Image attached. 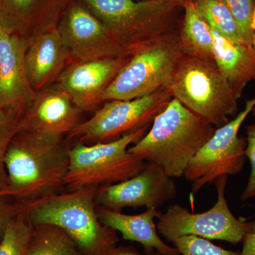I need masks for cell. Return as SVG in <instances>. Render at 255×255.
<instances>
[{
  "label": "cell",
  "instance_id": "cell-1",
  "mask_svg": "<svg viewBox=\"0 0 255 255\" xmlns=\"http://www.w3.org/2000/svg\"><path fill=\"white\" fill-rule=\"evenodd\" d=\"M69 149L63 139L18 132L5 156L7 187L0 196L25 202L62 192L70 164Z\"/></svg>",
  "mask_w": 255,
  "mask_h": 255
},
{
  "label": "cell",
  "instance_id": "cell-2",
  "mask_svg": "<svg viewBox=\"0 0 255 255\" xmlns=\"http://www.w3.org/2000/svg\"><path fill=\"white\" fill-rule=\"evenodd\" d=\"M216 129L172 98L145 135L129 147L128 152L147 163L155 164L169 177L179 178Z\"/></svg>",
  "mask_w": 255,
  "mask_h": 255
},
{
  "label": "cell",
  "instance_id": "cell-3",
  "mask_svg": "<svg viewBox=\"0 0 255 255\" xmlns=\"http://www.w3.org/2000/svg\"><path fill=\"white\" fill-rule=\"evenodd\" d=\"M97 187L58 193L18 205L32 226H58L76 243L83 255H105L119 241L117 231L106 227L96 209Z\"/></svg>",
  "mask_w": 255,
  "mask_h": 255
},
{
  "label": "cell",
  "instance_id": "cell-4",
  "mask_svg": "<svg viewBox=\"0 0 255 255\" xmlns=\"http://www.w3.org/2000/svg\"><path fill=\"white\" fill-rule=\"evenodd\" d=\"M103 23L128 54L178 28L176 1L157 0H79Z\"/></svg>",
  "mask_w": 255,
  "mask_h": 255
},
{
  "label": "cell",
  "instance_id": "cell-5",
  "mask_svg": "<svg viewBox=\"0 0 255 255\" xmlns=\"http://www.w3.org/2000/svg\"><path fill=\"white\" fill-rule=\"evenodd\" d=\"M166 87L173 98L216 128L238 114V100L213 60L183 54Z\"/></svg>",
  "mask_w": 255,
  "mask_h": 255
},
{
  "label": "cell",
  "instance_id": "cell-6",
  "mask_svg": "<svg viewBox=\"0 0 255 255\" xmlns=\"http://www.w3.org/2000/svg\"><path fill=\"white\" fill-rule=\"evenodd\" d=\"M150 127L127 134L114 141L92 145L78 142L69 149L70 164L65 187L74 191L103 187L124 182L140 173L147 163L130 154L128 148L139 141Z\"/></svg>",
  "mask_w": 255,
  "mask_h": 255
},
{
  "label": "cell",
  "instance_id": "cell-7",
  "mask_svg": "<svg viewBox=\"0 0 255 255\" xmlns=\"http://www.w3.org/2000/svg\"><path fill=\"white\" fill-rule=\"evenodd\" d=\"M179 28L162 35L134 53L102 96V103L131 100L167 87L182 56Z\"/></svg>",
  "mask_w": 255,
  "mask_h": 255
},
{
  "label": "cell",
  "instance_id": "cell-8",
  "mask_svg": "<svg viewBox=\"0 0 255 255\" xmlns=\"http://www.w3.org/2000/svg\"><path fill=\"white\" fill-rule=\"evenodd\" d=\"M227 181L228 176H223L215 182L217 201L206 212L194 214L177 204L169 206L157 218L159 234L171 243L183 236H195L236 245L246 235L255 233V221L238 219L229 209L225 196Z\"/></svg>",
  "mask_w": 255,
  "mask_h": 255
},
{
  "label": "cell",
  "instance_id": "cell-9",
  "mask_svg": "<svg viewBox=\"0 0 255 255\" xmlns=\"http://www.w3.org/2000/svg\"><path fill=\"white\" fill-rule=\"evenodd\" d=\"M167 87L131 100L106 102L93 116L78 124L68 135L90 145L118 140L124 135L150 127L155 117L172 100Z\"/></svg>",
  "mask_w": 255,
  "mask_h": 255
},
{
  "label": "cell",
  "instance_id": "cell-10",
  "mask_svg": "<svg viewBox=\"0 0 255 255\" xmlns=\"http://www.w3.org/2000/svg\"><path fill=\"white\" fill-rule=\"evenodd\" d=\"M255 97L247 100L244 110L222 127L216 128L214 135L191 159L184 177L196 194L211 185L219 177L239 174L246 162L247 140L238 135L242 124L252 113Z\"/></svg>",
  "mask_w": 255,
  "mask_h": 255
},
{
  "label": "cell",
  "instance_id": "cell-11",
  "mask_svg": "<svg viewBox=\"0 0 255 255\" xmlns=\"http://www.w3.org/2000/svg\"><path fill=\"white\" fill-rule=\"evenodd\" d=\"M58 29L73 61L131 56L114 41L103 23L79 0H73L69 5Z\"/></svg>",
  "mask_w": 255,
  "mask_h": 255
},
{
  "label": "cell",
  "instance_id": "cell-12",
  "mask_svg": "<svg viewBox=\"0 0 255 255\" xmlns=\"http://www.w3.org/2000/svg\"><path fill=\"white\" fill-rule=\"evenodd\" d=\"M177 194L173 178L162 169L147 163L140 173L117 184L97 189L96 203L102 207L122 211L124 208L157 209Z\"/></svg>",
  "mask_w": 255,
  "mask_h": 255
},
{
  "label": "cell",
  "instance_id": "cell-13",
  "mask_svg": "<svg viewBox=\"0 0 255 255\" xmlns=\"http://www.w3.org/2000/svg\"><path fill=\"white\" fill-rule=\"evenodd\" d=\"M130 57L72 61L60 74L55 85L79 110L91 112L103 105V94Z\"/></svg>",
  "mask_w": 255,
  "mask_h": 255
},
{
  "label": "cell",
  "instance_id": "cell-14",
  "mask_svg": "<svg viewBox=\"0 0 255 255\" xmlns=\"http://www.w3.org/2000/svg\"><path fill=\"white\" fill-rule=\"evenodd\" d=\"M28 40L0 19V108L24 114L36 92L26 75Z\"/></svg>",
  "mask_w": 255,
  "mask_h": 255
},
{
  "label": "cell",
  "instance_id": "cell-15",
  "mask_svg": "<svg viewBox=\"0 0 255 255\" xmlns=\"http://www.w3.org/2000/svg\"><path fill=\"white\" fill-rule=\"evenodd\" d=\"M82 112L55 83L36 92L21 117L19 131L61 140L81 123Z\"/></svg>",
  "mask_w": 255,
  "mask_h": 255
},
{
  "label": "cell",
  "instance_id": "cell-16",
  "mask_svg": "<svg viewBox=\"0 0 255 255\" xmlns=\"http://www.w3.org/2000/svg\"><path fill=\"white\" fill-rule=\"evenodd\" d=\"M72 61L58 28L28 40L25 63L28 82L35 92L55 84Z\"/></svg>",
  "mask_w": 255,
  "mask_h": 255
},
{
  "label": "cell",
  "instance_id": "cell-17",
  "mask_svg": "<svg viewBox=\"0 0 255 255\" xmlns=\"http://www.w3.org/2000/svg\"><path fill=\"white\" fill-rule=\"evenodd\" d=\"M73 0H0V19L26 39L58 28Z\"/></svg>",
  "mask_w": 255,
  "mask_h": 255
},
{
  "label": "cell",
  "instance_id": "cell-18",
  "mask_svg": "<svg viewBox=\"0 0 255 255\" xmlns=\"http://www.w3.org/2000/svg\"><path fill=\"white\" fill-rule=\"evenodd\" d=\"M97 211L101 223L120 233L125 241L136 242L146 251H156L159 255H180L174 246H168L159 238L155 223V219L162 214L158 209H146L137 215L125 214L104 207Z\"/></svg>",
  "mask_w": 255,
  "mask_h": 255
},
{
  "label": "cell",
  "instance_id": "cell-19",
  "mask_svg": "<svg viewBox=\"0 0 255 255\" xmlns=\"http://www.w3.org/2000/svg\"><path fill=\"white\" fill-rule=\"evenodd\" d=\"M212 31L215 63L239 100L248 84L255 81V48L235 43Z\"/></svg>",
  "mask_w": 255,
  "mask_h": 255
},
{
  "label": "cell",
  "instance_id": "cell-20",
  "mask_svg": "<svg viewBox=\"0 0 255 255\" xmlns=\"http://www.w3.org/2000/svg\"><path fill=\"white\" fill-rule=\"evenodd\" d=\"M182 7L184 18L179 28V38L183 54L214 61L211 28L199 14L194 0H185Z\"/></svg>",
  "mask_w": 255,
  "mask_h": 255
},
{
  "label": "cell",
  "instance_id": "cell-21",
  "mask_svg": "<svg viewBox=\"0 0 255 255\" xmlns=\"http://www.w3.org/2000/svg\"><path fill=\"white\" fill-rule=\"evenodd\" d=\"M28 255H83L73 238L53 225L33 226Z\"/></svg>",
  "mask_w": 255,
  "mask_h": 255
},
{
  "label": "cell",
  "instance_id": "cell-22",
  "mask_svg": "<svg viewBox=\"0 0 255 255\" xmlns=\"http://www.w3.org/2000/svg\"><path fill=\"white\" fill-rule=\"evenodd\" d=\"M196 9L210 27L238 43H245L237 23L223 0H194Z\"/></svg>",
  "mask_w": 255,
  "mask_h": 255
},
{
  "label": "cell",
  "instance_id": "cell-23",
  "mask_svg": "<svg viewBox=\"0 0 255 255\" xmlns=\"http://www.w3.org/2000/svg\"><path fill=\"white\" fill-rule=\"evenodd\" d=\"M33 226L18 214L6 226L0 241V255H28Z\"/></svg>",
  "mask_w": 255,
  "mask_h": 255
},
{
  "label": "cell",
  "instance_id": "cell-24",
  "mask_svg": "<svg viewBox=\"0 0 255 255\" xmlns=\"http://www.w3.org/2000/svg\"><path fill=\"white\" fill-rule=\"evenodd\" d=\"M21 117L17 111L0 108V194L7 187L5 156L11 140L19 132Z\"/></svg>",
  "mask_w": 255,
  "mask_h": 255
},
{
  "label": "cell",
  "instance_id": "cell-25",
  "mask_svg": "<svg viewBox=\"0 0 255 255\" xmlns=\"http://www.w3.org/2000/svg\"><path fill=\"white\" fill-rule=\"evenodd\" d=\"M172 243L180 255H239L240 253L224 249L209 240L195 236H183Z\"/></svg>",
  "mask_w": 255,
  "mask_h": 255
},
{
  "label": "cell",
  "instance_id": "cell-26",
  "mask_svg": "<svg viewBox=\"0 0 255 255\" xmlns=\"http://www.w3.org/2000/svg\"><path fill=\"white\" fill-rule=\"evenodd\" d=\"M237 23L247 44L252 45L255 32L251 23L255 9V0H223Z\"/></svg>",
  "mask_w": 255,
  "mask_h": 255
},
{
  "label": "cell",
  "instance_id": "cell-27",
  "mask_svg": "<svg viewBox=\"0 0 255 255\" xmlns=\"http://www.w3.org/2000/svg\"><path fill=\"white\" fill-rule=\"evenodd\" d=\"M247 130V145L245 155L251 162V172L246 189L241 195L243 201L255 196V124L248 126Z\"/></svg>",
  "mask_w": 255,
  "mask_h": 255
},
{
  "label": "cell",
  "instance_id": "cell-28",
  "mask_svg": "<svg viewBox=\"0 0 255 255\" xmlns=\"http://www.w3.org/2000/svg\"><path fill=\"white\" fill-rule=\"evenodd\" d=\"M0 196V241L3 237L6 226L18 216V206H12Z\"/></svg>",
  "mask_w": 255,
  "mask_h": 255
},
{
  "label": "cell",
  "instance_id": "cell-29",
  "mask_svg": "<svg viewBox=\"0 0 255 255\" xmlns=\"http://www.w3.org/2000/svg\"><path fill=\"white\" fill-rule=\"evenodd\" d=\"M242 243L243 249L239 255H255V233L246 235Z\"/></svg>",
  "mask_w": 255,
  "mask_h": 255
},
{
  "label": "cell",
  "instance_id": "cell-30",
  "mask_svg": "<svg viewBox=\"0 0 255 255\" xmlns=\"http://www.w3.org/2000/svg\"><path fill=\"white\" fill-rule=\"evenodd\" d=\"M148 255H142L131 248H114L109 251L105 255H159V253L154 252H147Z\"/></svg>",
  "mask_w": 255,
  "mask_h": 255
},
{
  "label": "cell",
  "instance_id": "cell-31",
  "mask_svg": "<svg viewBox=\"0 0 255 255\" xmlns=\"http://www.w3.org/2000/svg\"><path fill=\"white\" fill-rule=\"evenodd\" d=\"M251 27L252 29L255 32V9L253 13V18H252Z\"/></svg>",
  "mask_w": 255,
  "mask_h": 255
},
{
  "label": "cell",
  "instance_id": "cell-32",
  "mask_svg": "<svg viewBox=\"0 0 255 255\" xmlns=\"http://www.w3.org/2000/svg\"><path fill=\"white\" fill-rule=\"evenodd\" d=\"M157 1H176V2L180 3L182 5L185 0H157Z\"/></svg>",
  "mask_w": 255,
  "mask_h": 255
},
{
  "label": "cell",
  "instance_id": "cell-33",
  "mask_svg": "<svg viewBox=\"0 0 255 255\" xmlns=\"http://www.w3.org/2000/svg\"><path fill=\"white\" fill-rule=\"evenodd\" d=\"M252 45H253V47L255 48V35L254 38H253V42H252Z\"/></svg>",
  "mask_w": 255,
  "mask_h": 255
},
{
  "label": "cell",
  "instance_id": "cell-34",
  "mask_svg": "<svg viewBox=\"0 0 255 255\" xmlns=\"http://www.w3.org/2000/svg\"><path fill=\"white\" fill-rule=\"evenodd\" d=\"M252 113H253V115H254V117H255V106L254 108H253V111H252Z\"/></svg>",
  "mask_w": 255,
  "mask_h": 255
}]
</instances>
